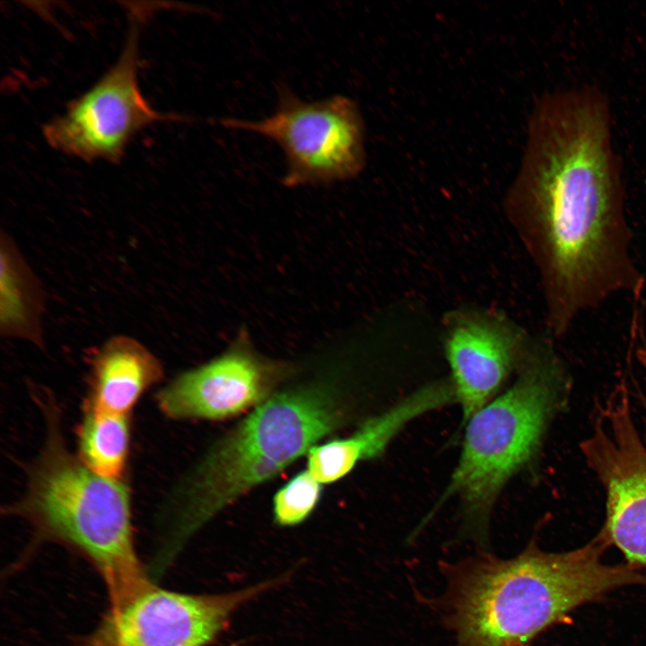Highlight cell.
<instances>
[{"instance_id": "obj_1", "label": "cell", "mask_w": 646, "mask_h": 646, "mask_svg": "<svg viewBox=\"0 0 646 646\" xmlns=\"http://www.w3.org/2000/svg\"><path fill=\"white\" fill-rule=\"evenodd\" d=\"M613 144L610 101L595 85L546 92L531 111L516 195L532 225L554 337L643 285Z\"/></svg>"}, {"instance_id": "obj_2", "label": "cell", "mask_w": 646, "mask_h": 646, "mask_svg": "<svg viewBox=\"0 0 646 646\" xmlns=\"http://www.w3.org/2000/svg\"><path fill=\"white\" fill-rule=\"evenodd\" d=\"M607 546L598 533L567 552L530 544L511 559L482 554L443 564L444 620L456 646H531L577 607L622 587L646 586L642 572L603 562Z\"/></svg>"}, {"instance_id": "obj_3", "label": "cell", "mask_w": 646, "mask_h": 646, "mask_svg": "<svg viewBox=\"0 0 646 646\" xmlns=\"http://www.w3.org/2000/svg\"><path fill=\"white\" fill-rule=\"evenodd\" d=\"M35 397L45 419L44 443L8 512L85 553L106 581L113 609L121 607L153 587L134 548L128 488L72 454L52 396Z\"/></svg>"}, {"instance_id": "obj_4", "label": "cell", "mask_w": 646, "mask_h": 646, "mask_svg": "<svg viewBox=\"0 0 646 646\" xmlns=\"http://www.w3.org/2000/svg\"><path fill=\"white\" fill-rule=\"evenodd\" d=\"M329 388L306 386L274 394L227 432L177 495L176 533L187 535L270 480L344 423Z\"/></svg>"}, {"instance_id": "obj_5", "label": "cell", "mask_w": 646, "mask_h": 646, "mask_svg": "<svg viewBox=\"0 0 646 646\" xmlns=\"http://www.w3.org/2000/svg\"><path fill=\"white\" fill-rule=\"evenodd\" d=\"M553 352L546 343L536 348L515 383L467 421L445 495H458L478 526L505 484L538 448L562 380Z\"/></svg>"}, {"instance_id": "obj_6", "label": "cell", "mask_w": 646, "mask_h": 646, "mask_svg": "<svg viewBox=\"0 0 646 646\" xmlns=\"http://www.w3.org/2000/svg\"><path fill=\"white\" fill-rule=\"evenodd\" d=\"M210 123L249 132L282 152L285 187H319L356 178L366 165L365 124L357 102L335 94L319 100L278 89L272 113L259 119L219 118Z\"/></svg>"}, {"instance_id": "obj_7", "label": "cell", "mask_w": 646, "mask_h": 646, "mask_svg": "<svg viewBox=\"0 0 646 646\" xmlns=\"http://www.w3.org/2000/svg\"><path fill=\"white\" fill-rule=\"evenodd\" d=\"M144 10L130 7V27L116 64L65 111L44 126L48 144L83 161L120 160L133 136L152 123L180 117L154 110L138 85L139 28Z\"/></svg>"}, {"instance_id": "obj_8", "label": "cell", "mask_w": 646, "mask_h": 646, "mask_svg": "<svg viewBox=\"0 0 646 646\" xmlns=\"http://www.w3.org/2000/svg\"><path fill=\"white\" fill-rule=\"evenodd\" d=\"M581 448L607 493V519L599 534L619 549L625 563L646 571V448L633 423L625 386L600 408Z\"/></svg>"}, {"instance_id": "obj_9", "label": "cell", "mask_w": 646, "mask_h": 646, "mask_svg": "<svg viewBox=\"0 0 646 646\" xmlns=\"http://www.w3.org/2000/svg\"><path fill=\"white\" fill-rule=\"evenodd\" d=\"M279 581L219 595H188L153 587L112 609L87 646H206L238 607Z\"/></svg>"}, {"instance_id": "obj_10", "label": "cell", "mask_w": 646, "mask_h": 646, "mask_svg": "<svg viewBox=\"0 0 646 646\" xmlns=\"http://www.w3.org/2000/svg\"><path fill=\"white\" fill-rule=\"evenodd\" d=\"M291 372L288 364L259 355L243 335L220 356L175 378L156 402L171 419L224 420L266 401Z\"/></svg>"}, {"instance_id": "obj_11", "label": "cell", "mask_w": 646, "mask_h": 646, "mask_svg": "<svg viewBox=\"0 0 646 646\" xmlns=\"http://www.w3.org/2000/svg\"><path fill=\"white\" fill-rule=\"evenodd\" d=\"M521 338L502 325L483 320L459 323L446 341L454 400L463 420L494 398L519 354Z\"/></svg>"}, {"instance_id": "obj_12", "label": "cell", "mask_w": 646, "mask_h": 646, "mask_svg": "<svg viewBox=\"0 0 646 646\" xmlns=\"http://www.w3.org/2000/svg\"><path fill=\"white\" fill-rule=\"evenodd\" d=\"M454 400L451 383H434L407 396L362 423L352 435L316 445L308 452V471L321 484L346 476L360 462L380 456L416 417Z\"/></svg>"}, {"instance_id": "obj_13", "label": "cell", "mask_w": 646, "mask_h": 646, "mask_svg": "<svg viewBox=\"0 0 646 646\" xmlns=\"http://www.w3.org/2000/svg\"><path fill=\"white\" fill-rule=\"evenodd\" d=\"M162 376V362L141 342L125 335L112 336L90 357L86 406L128 415Z\"/></svg>"}, {"instance_id": "obj_14", "label": "cell", "mask_w": 646, "mask_h": 646, "mask_svg": "<svg viewBox=\"0 0 646 646\" xmlns=\"http://www.w3.org/2000/svg\"><path fill=\"white\" fill-rule=\"evenodd\" d=\"M0 330L7 337L43 345L42 288L13 239H0Z\"/></svg>"}, {"instance_id": "obj_15", "label": "cell", "mask_w": 646, "mask_h": 646, "mask_svg": "<svg viewBox=\"0 0 646 646\" xmlns=\"http://www.w3.org/2000/svg\"><path fill=\"white\" fill-rule=\"evenodd\" d=\"M127 416L85 407L78 429L79 458L97 475L121 479L129 450Z\"/></svg>"}, {"instance_id": "obj_16", "label": "cell", "mask_w": 646, "mask_h": 646, "mask_svg": "<svg viewBox=\"0 0 646 646\" xmlns=\"http://www.w3.org/2000/svg\"><path fill=\"white\" fill-rule=\"evenodd\" d=\"M321 483L308 469L298 473L275 493L273 512L282 526L302 522L315 509L321 494Z\"/></svg>"}, {"instance_id": "obj_17", "label": "cell", "mask_w": 646, "mask_h": 646, "mask_svg": "<svg viewBox=\"0 0 646 646\" xmlns=\"http://www.w3.org/2000/svg\"><path fill=\"white\" fill-rule=\"evenodd\" d=\"M637 357L639 360V362L643 367V369L646 371V346L642 347L637 352Z\"/></svg>"}, {"instance_id": "obj_18", "label": "cell", "mask_w": 646, "mask_h": 646, "mask_svg": "<svg viewBox=\"0 0 646 646\" xmlns=\"http://www.w3.org/2000/svg\"><path fill=\"white\" fill-rule=\"evenodd\" d=\"M642 404H643L644 408H645V410H646V400H645L644 398L642 399Z\"/></svg>"}]
</instances>
